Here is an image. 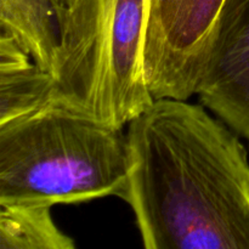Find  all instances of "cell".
<instances>
[{"instance_id":"cell-5","label":"cell","mask_w":249,"mask_h":249,"mask_svg":"<svg viewBox=\"0 0 249 249\" xmlns=\"http://www.w3.org/2000/svg\"><path fill=\"white\" fill-rule=\"evenodd\" d=\"M196 95L249 145V0H225Z\"/></svg>"},{"instance_id":"cell-9","label":"cell","mask_w":249,"mask_h":249,"mask_svg":"<svg viewBox=\"0 0 249 249\" xmlns=\"http://www.w3.org/2000/svg\"><path fill=\"white\" fill-rule=\"evenodd\" d=\"M73 2V0H53V7H55L56 16H57L58 12H61L62 10L67 9L71 4Z\"/></svg>"},{"instance_id":"cell-1","label":"cell","mask_w":249,"mask_h":249,"mask_svg":"<svg viewBox=\"0 0 249 249\" xmlns=\"http://www.w3.org/2000/svg\"><path fill=\"white\" fill-rule=\"evenodd\" d=\"M202 104L158 97L128 123L130 206L146 249H249V160Z\"/></svg>"},{"instance_id":"cell-8","label":"cell","mask_w":249,"mask_h":249,"mask_svg":"<svg viewBox=\"0 0 249 249\" xmlns=\"http://www.w3.org/2000/svg\"><path fill=\"white\" fill-rule=\"evenodd\" d=\"M53 206L33 202L0 203V249H74L57 228Z\"/></svg>"},{"instance_id":"cell-10","label":"cell","mask_w":249,"mask_h":249,"mask_svg":"<svg viewBox=\"0 0 249 249\" xmlns=\"http://www.w3.org/2000/svg\"><path fill=\"white\" fill-rule=\"evenodd\" d=\"M158 1H160V0H150V6H148V15H150L151 12L153 11V9L157 6Z\"/></svg>"},{"instance_id":"cell-7","label":"cell","mask_w":249,"mask_h":249,"mask_svg":"<svg viewBox=\"0 0 249 249\" xmlns=\"http://www.w3.org/2000/svg\"><path fill=\"white\" fill-rule=\"evenodd\" d=\"M0 32L11 36L43 70L53 73L58 46L53 0H0Z\"/></svg>"},{"instance_id":"cell-4","label":"cell","mask_w":249,"mask_h":249,"mask_svg":"<svg viewBox=\"0 0 249 249\" xmlns=\"http://www.w3.org/2000/svg\"><path fill=\"white\" fill-rule=\"evenodd\" d=\"M225 0H160L148 15L143 67L155 99L196 95Z\"/></svg>"},{"instance_id":"cell-2","label":"cell","mask_w":249,"mask_h":249,"mask_svg":"<svg viewBox=\"0 0 249 249\" xmlns=\"http://www.w3.org/2000/svg\"><path fill=\"white\" fill-rule=\"evenodd\" d=\"M129 167L122 129L57 102L0 125V203L123 199Z\"/></svg>"},{"instance_id":"cell-6","label":"cell","mask_w":249,"mask_h":249,"mask_svg":"<svg viewBox=\"0 0 249 249\" xmlns=\"http://www.w3.org/2000/svg\"><path fill=\"white\" fill-rule=\"evenodd\" d=\"M53 77L12 38L0 32V125L53 102Z\"/></svg>"},{"instance_id":"cell-3","label":"cell","mask_w":249,"mask_h":249,"mask_svg":"<svg viewBox=\"0 0 249 249\" xmlns=\"http://www.w3.org/2000/svg\"><path fill=\"white\" fill-rule=\"evenodd\" d=\"M148 6L150 0H73L58 12L53 102L119 129L150 106Z\"/></svg>"}]
</instances>
